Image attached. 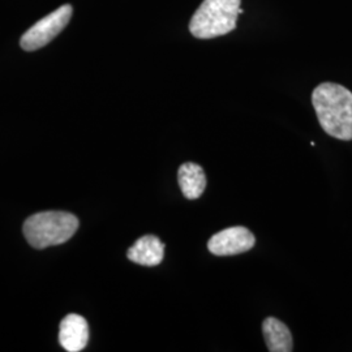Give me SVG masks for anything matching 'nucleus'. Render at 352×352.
I'll use <instances>...</instances> for the list:
<instances>
[{"instance_id":"nucleus-1","label":"nucleus","mask_w":352,"mask_h":352,"mask_svg":"<svg viewBox=\"0 0 352 352\" xmlns=\"http://www.w3.org/2000/svg\"><path fill=\"white\" fill-rule=\"evenodd\" d=\"M321 128L334 139L352 140V93L334 82H322L312 93Z\"/></svg>"},{"instance_id":"nucleus-2","label":"nucleus","mask_w":352,"mask_h":352,"mask_svg":"<svg viewBox=\"0 0 352 352\" xmlns=\"http://www.w3.org/2000/svg\"><path fill=\"white\" fill-rule=\"evenodd\" d=\"M241 0H204L192 16L189 32L200 39L221 37L236 28Z\"/></svg>"},{"instance_id":"nucleus-3","label":"nucleus","mask_w":352,"mask_h":352,"mask_svg":"<svg viewBox=\"0 0 352 352\" xmlns=\"http://www.w3.org/2000/svg\"><path fill=\"white\" fill-rule=\"evenodd\" d=\"M78 228V219L67 212H42L29 217L24 223V235L28 243L45 250L59 245L71 239Z\"/></svg>"},{"instance_id":"nucleus-4","label":"nucleus","mask_w":352,"mask_h":352,"mask_svg":"<svg viewBox=\"0 0 352 352\" xmlns=\"http://www.w3.org/2000/svg\"><path fill=\"white\" fill-rule=\"evenodd\" d=\"M74 13L71 4H64L56 11L41 19L20 39L23 50L36 51L45 47L68 25Z\"/></svg>"},{"instance_id":"nucleus-5","label":"nucleus","mask_w":352,"mask_h":352,"mask_svg":"<svg viewBox=\"0 0 352 352\" xmlns=\"http://www.w3.org/2000/svg\"><path fill=\"white\" fill-rule=\"evenodd\" d=\"M254 235L243 226L230 227L213 235L208 241V250L215 256H235L251 251Z\"/></svg>"},{"instance_id":"nucleus-6","label":"nucleus","mask_w":352,"mask_h":352,"mask_svg":"<svg viewBox=\"0 0 352 352\" xmlns=\"http://www.w3.org/2000/svg\"><path fill=\"white\" fill-rule=\"evenodd\" d=\"M89 340V327L82 316L68 315L60 322L59 343L65 351H82Z\"/></svg>"},{"instance_id":"nucleus-7","label":"nucleus","mask_w":352,"mask_h":352,"mask_svg":"<svg viewBox=\"0 0 352 352\" xmlns=\"http://www.w3.org/2000/svg\"><path fill=\"white\" fill-rule=\"evenodd\" d=\"M126 257L142 266H157L164 257V244L154 235L140 238L126 252Z\"/></svg>"},{"instance_id":"nucleus-8","label":"nucleus","mask_w":352,"mask_h":352,"mask_svg":"<svg viewBox=\"0 0 352 352\" xmlns=\"http://www.w3.org/2000/svg\"><path fill=\"white\" fill-rule=\"evenodd\" d=\"M177 183L186 199L197 200L206 188V175L201 166L187 162L182 164L177 170Z\"/></svg>"},{"instance_id":"nucleus-9","label":"nucleus","mask_w":352,"mask_h":352,"mask_svg":"<svg viewBox=\"0 0 352 352\" xmlns=\"http://www.w3.org/2000/svg\"><path fill=\"white\" fill-rule=\"evenodd\" d=\"M263 333L270 352H291L294 350L292 334L289 327L276 317H267L263 322Z\"/></svg>"}]
</instances>
